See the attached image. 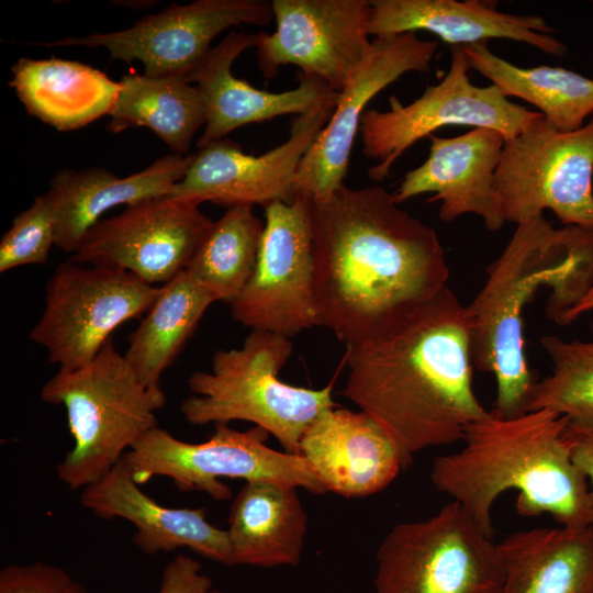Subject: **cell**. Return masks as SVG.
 <instances>
[{
	"label": "cell",
	"instance_id": "obj_1",
	"mask_svg": "<svg viewBox=\"0 0 593 593\" xmlns=\"http://www.w3.org/2000/svg\"><path fill=\"white\" fill-rule=\"evenodd\" d=\"M380 186L309 200L318 326L358 343L447 286L436 231Z\"/></svg>",
	"mask_w": 593,
	"mask_h": 593
},
{
	"label": "cell",
	"instance_id": "obj_2",
	"mask_svg": "<svg viewBox=\"0 0 593 593\" xmlns=\"http://www.w3.org/2000/svg\"><path fill=\"white\" fill-rule=\"evenodd\" d=\"M346 346L342 395L387 430L403 469L488 413L473 390L466 305L448 286Z\"/></svg>",
	"mask_w": 593,
	"mask_h": 593
},
{
	"label": "cell",
	"instance_id": "obj_3",
	"mask_svg": "<svg viewBox=\"0 0 593 593\" xmlns=\"http://www.w3.org/2000/svg\"><path fill=\"white\" fill-rule=\"evenodd\" d=\"M551 290L547 316L564 325L593 288V231L555 227L538 215L517 224L488 278L466 305L473 368L494 374L502 417L526 412L535 383L525 354L523 312L539 288Z\"/></svg>",
	"mask_w": 593,
	"mask_h": 593
},
{
	"label": "cell",
	"instance_id": "obj_4",
	"mask_svg": "<svg viewBox=\"0 0 593 593\" xmlns=\"http://www.w3.org/2000/svg\"><path fill=\"white\" fill-rule=\"evenodd\" d=\"M568 423L549 410L515 417L488 411L467 426L460 450L434 460L432 483L490 536L493 504L511 489L518 492L515 508L522 516L547 513L561 526H591L593 494L563 438Z\"/></svg>",
	"mask_w": 593,
	"mask_h": 593
},
{
	"label": "cell",
	"instance_id": "obj_5",
	"mask_svg": "<svg viewBox=\"0 0 593 593\" xmlns=\"http://www.w3.org/2000/svg\"><path fill=\"white\" fill-rule=\"evenodd\" d=\"M41 399L63 405L72 448L56 466L70 490L104 477L148 430L166 404L161 388L145 384L109 339L87 363L60 370L45 382Z\"/></svg>",
	"mask_w": 593,
	"mask_h": 593
},
{
	"label": "cell",
	"instance_id": "obj_6",
	"mask_svg": "<svg viewBox=\"0 0 593 593\" xmlns=\"http://www.w3.org/2000/svg\"><path fill=\"white\" fill-rule=\"evenodd\" d=\"M292 351L289 337L267 331H251L239 348L217 350L211 371L188 378L192 394L180 404L182 416L192 425L250 422L271 434L284 451L300 455L305 430L336 404L333 383L309 389L279 379Z\"/></svg>",
	"mask_w": 593,
	"mask_h": 593
},
{
	"label": "cell",
	"instance_id": "obj_7",
	"mask_svg": "<svg viewBox=\"0 0 593 593\" xmlns=\"http://www.w3.org/2000/svg\"><path fill=\"white\" fill-rule=\"evenodd\" d=\"M376 593H501L497 544L456 501L396 524L377 551Z\"/></svg>",
	"mask_w": 593,
	"mask_h": 593
},
{
	"label": "cell",
	"instance_id": "obj_8",
	"mask_svg": "<svg viewBox=\"0 0 593 593\" xmlns=\"http://www.w3.org/2000/svg\"><path fill=\"white\" fill-rule=\"evenodd\" d=\"M268 434L258 426L239 432L228 424H216L208 440L193 444L157 426L144 434L123 459L138 484L166 477L182 491L203 492L215 501L233 495L222 478L270 481L313 494L328 492L302 456L268 447Z\"/></svg>",
	"mask_w": 593,
	"mask_h": 593
},
{
	"label": "cell",
	"instance_id": "obj_9",
	"mask_svg": "<svg viewBox=\"0 0 593 593\" xmlns=\"http://www.w3.org/2000/svg\"><path fill=\"white\" fill-rule=\"evenodd\" d=\"M593 114L561 132L544 115L506 139L494 190L505 222L555 213L564 226L593 231Z\"/></svg>",
	"mask_w": 593,
	"mask_h": 593
},
{
	"label": "cell",
	"instance_id": "obj_10",
	"mask_svg": "<svg viewBox=\"0 0 593 593\" xmlns=\"http://www.w3.org/2000/svg\"><path fill=\"white\" fill-rule=\"evenodd\" d=\"M450 53L449 70L419 98L404 105L391 96L388 111L368 109L362 114L359 127L362 153L377 161L368 170L372 180L388 178L395 161L410 147L438 128L448 125L491 128L506 141L542 115L510 101L494 85L478 87L471 83L470 64L463 47L451 46Z\"/></svg>",
	"mask_w": 593,
	"mask_h": 593
},
{
	"label": "cell",
	"instance_id": "obj_11",
	"mask_svg": "<svg viewBox=\"0 0 593 593\" xmlns=\"http://www.w3.org/2000/svg\"><path fill=\"white\" fill-rule=\"evenodd\" d=\"M159 291L124 270L61 262L45 284L44 310L30 339L58 369H76L89 362L120 325L146 313Z\"/></svg>",
	"mask_w": 593,
	"mask_h": 593
},
{
	"label": "cell",
	"instance_id": "obj_12",
	"mask_svg": "<svg viewBox=\"0 0 593 593\" xmlns=\"http://www.w3.org/2000/svg\"><path fill=\"white\" fill-rule=\"evenodd\" d=\"M272 19L271 2L264 0H195L172 3L124 30L34 45L103 47L113 59L141 61L147 76L190 82L220 33L240 24L267 25Z\"/></svg>",
	"mask_w": 593,
	"mask_h": 593
},
{
	"label": "cell",
	"instance_id": "obj_13",
	"mask_svg": "<svg viewBox=\"0 0 593 593\" xmlns=\"http://www.w3.org/2000/svg\"><path fill=\"white\" fill-rule=\"evenodd\" d=\"M264 210L256 266L231 313L251 331L290 337L318 325L309 199L295 195Z\"/></svg>",
	"mask_w": 593,
	"mask_h": 593
},
{
	"label": "cell",
	"instance_id": "obj_14",
	"mask_svg": "<svg viewBox=\"0 0 593 593\" xmlns=\"http://www.w3.org/2000/svg\"><path fill=\"white\" fill-rule=\"evenodd\" d=\"M337 98L338 92L333 91L295 115L288 139L264 154H247L226 137L199 148L169 195L198 205L209 201L226 208L292 202L300 163L328 122Z\"/></svg>",
	"mask_w": 593,
	"mask_h": 593
},
{
	"label": "cell",
	"instance_id": "obj_15",
	"mask_svg": "<svg viewBox=\"0 0 593 593\" xmlns=\"http://www.w3.org/2000/svg\"><path fill=\"white\" fill-rule=\"evenodd\" d=\"M276 30L256 34L258 67L272 78L298 66L339 92L372 51L368 0H272Z\"/></svg>",
	"mask_w": 593,
	"mask_h": 593
},
{
	"label": "cell",
	"instance_id": "obj_16",
	"mask_svg": "<svg viewBox=\"0 0 593 593\" xmlns=\"http://www.w3.org/2000/svg\"><path fill=\"white\" fill-rule=\"evenodd\" d=\"M212 223L195 203L150 198L97 222L70 260L124 270L163 286L187 269Z\"/></svg>",
	"mask_w": 593,
	"mask_h": 593
},
{
	"label": "cell",
	"instance_id": "obj_17",
	"mask_svg": "<svg viewBox=\"0 0 593 593\" xmlns=\"http://www.w3.org/2000/svg\"><path fill=\"white\" fill-rule=\"evenodd\" d=\"M438 42L416 33L374 37L372 51L338 92L335 109L307 153L294 180L295 195L323 200L340 187L366 105L406 72H427Z\"/></svg>",
	"mask_w": 593,
	"mask_h": 593
},
{
	"label": "cell",
	"instance_id": "obj_18",
	"mask_svg": "<svg viewBox=\"0 0 593 593\" xmlns=\"http://www.w3.org/2000/svg\"><path fill=\"white\" fill-rule=\"evenodd\" d=\"M427 159L410 170L393 192L401 204L416 195L434 192L429 201H440L438 216L452 222L465 214L482 219L485 227L496 232L505 220L494 190L504 136L497 131L474 127L454 137L430 135Z\"/></svg>",
	"mask_w": 593,
	"mask_h": 593
},
{
	"label": "cell",
	"instance_id": "obj_19",
	"mask_svg": "<svg viewBox=\"0 0 593 593\" xmlns=\"http://www.w3.org/2000/svg\"><path fill=\"white\" fill-rule=\"evenodd\" d=\"M81 505L102 519L123 518L136 529L133 544L146 555L188 548L234 566L226 529L210 523L204 507H167L148 496L122 458L104 477L81 490Z\"/></svg>",
	"mask_w": 593,
	"mask_h": 593
},
{
	"label": "cell",
	"instance_id": "obj_20",
	"mask_svg": "<svg viewBox=\"0 0 593 593\" xmlns=\"http://www.w3.org/2000/svg\"><path fill=\"white\" fill-rule=\"evenodd\" d=\"M300 456L327 491L345 497L380 492L404 470L393 439L361 410L324 411L303 434Z\"/></svg>",
	"mask_w": 593,
	"mask_h": 593
},
{
	"label": "cell",
	"instance_id": "obj_21",
	"mask_svg": "<svg viewBox=\"0 0 593 593\" xmlns=\"http://www.w3.org/2000/svg\"><path fill=\"white\" fill-rule=\"evenodd\" d=\"M369 35L392 36L427 31L451 46L471 45L492 38L529 44L561 57L568 46L536 14H512L496 10L495 2L479 0H372Z\"/></svg>",
	"mask_w": 593,
	"mask_h": 593
},
{
	"label": "cell",
	"instance_id": "obj_22",
	"mask_svg": "<svg viewBox=\"0 0 593 593\" xmlns=\"http://www.w3.org/2000/svg\"><path fill=\"white\" fill-rule=\"evenodd\" d=\"M255 44L256 34L232 31L191 76L190 82L195 83L205 108L204 130L197 143L199 148L250 123L302 114L335 91L321 79L303 72L298 77L296 88L282 92L259 90L236 78L231 71L233 63Z\"/></svg>",
	"mask_w": 593,
	"mask_h": 593
},
{
	"label": "cell",
	"instance_id": "obj_23",
	"mask_svg": "<svg viewBox=\"0 0 593 593\" xmlns=\"http://www.w3.org/2000/svg\"><path fill=\"white\" fill-rule=\"evenodd\" d=\"M194 157L195 153H172L124 178L103 167L59 170L45 192L55 222V246L74 254L105 211L169 195Z\"/></svg>",
	"mask_w": 593,
	"mask_h": 593
},
{
	"label": "cell",
	"instance_id": "obj_24",
	"mask_svg": "<svg viewBox=\"0 0 593 593\" xmlns=\"http://www.w3.org/2000/svg\"><path fill=\"white\" fill-rule=\"evenodd\" d=\"M13 88L26 112L60 132L82 128L110 110L120 82L87 64L58 57H21L11 66Z\"/></svg>",
	"mask_w": 593,
	"mask_h": 593
},
{
	"label": "cell",
	"instance_id": "obj_25",
	"mask_svg": "<svg viewBox=\"0 0 593 593\" xmlns=\"http://www.w3.org/2000/svg\"><path fill=\"white\" fill-rule=\"evenodd\" d=\"M307 515L298 488L247 481L233 499L226 529L234 564H299Z\"/></svg>",
	"mask_w": 593,
	"mask_h": 593
},
{
	"label": "cell",
	"instance_id": "obj_26",
	"mask_svg": "<svg viewBox=\"0 0 593 593\" xmlns=\"http://www.w3.org/2000/svg\"><path fill=\"white\" fill-rule=\"evenodd\" d=\"M497 549L501 593H593V525L515 532Z\"/></svg>",
	"mask_w": 593,
	"mask_h": 593
},
{
	"label": "cell",
	"instance_id": "obj_27",
	"mask_svg": "<svg viewBox=\"0 0 593 593\" xmlns=\"http://www.w3.org/2000/svg\"><path fill=\"white\" fill-rule=\"evenodd\" d=\"M215 296L187 270L160 286L138 326L130 334L124 357L138 378L161 388L163 373L174 363Z\"/></svg>",
	"mask_w": 593,
	"mask_h": 593
},
{
	"label": "cell",
	"instance_id": "obj_28",
	"mask_svg": "<svg viewBox=\"0 0 593 593\" xmlns=\"http://www.w3.org/2000/svg\"><path fill=\"white\" fill-rule=\"evenodd\" d=\"M110 110L107 128L152 130L175 154L188 155L191 142L205 124V108L198 88L178 78L127 72Z\"/></svg>",
	"mask_w": 593,
	"mask_h": 593
},
{
	"label": "cell",
	"instance_id": "obj_29",
	"mask_svg": "<svg viewBox=\"0 0 593 593\" xmlns=\"http://www.w3.org/2000/svg\"><path fill=\"white\" fill-rule=\"evenodd\" d=\"M462 47L470 68L491 80L505 97L535 105L557 130H578L593 114V79L561 67H518L492 53L488 42Z\"/></svg>",
	"mask_w": 593,
	"mask_h": 593
},
{
	"label": "cell",
	"instance_id": "obj_30",
	"mask_svg": "<svg viewBox=\"0 0 593 593\" xmlns=\"http://www.w3.org/2000/svg\"><path fill=\"white\" fill-rule=\"evenodd\" d=\"M265 221L254 206L235 205L212 223L190 260L187 271L216 301H234L255 269Z\"/></svg>",
	"mask_w": 593,
	"mask_h": 593
},
{
	"label": "cell",
	"instance_id": "obj_31",
	"mask_svg": "<svg viewBox=\"0 0 593 593\" xmlns=\"http://www.w3.org/2000/svg\"><path fill=\"white\" fill-rule=\"evenodd\" d=\"M588 342L564 340L556 335L540 338L552 363V372L535 381L526 412L549 410L570 424L593 426V323Z\"/></svg>",
	"mask_w": 593,
	"mask_h": 593
},
{
	"label": "cell",
	"instance_id": "obj_32",
	"mask_svg": "<svg viewBox=\"0 0 593 593\" xmlns=\"http://www.w3.org/2000/svg\"><path fill=\"white\" fill-rule=\"evenodd\" d=\"M55 245V222L45 193L20 212L0 240V272L45 264Z\"/></svg>",
	"mask_w": 593,
	"mask_h": 593
},
{
	"label": "cell",
	"instance_id": "obj_33",
	"mask_svg": "<svg viewBox=\"0 0 593 593\" xmlns=\"http://www.w3.org/2000/svg\"><path fill=\"white\" fill-rule=\"evenodd\" d=\"M77 584L63 568L42 561L0 571V593H75Z\"/></svg>",
	"mask_w": 593,
	"mask_h": 593
},
{
	"label": "cell",
	"instance_id": "obj_34",
	"mask_svg": "<svg viewBox=\"0 0 593 593\" xmlns=\"http://www.w3.org/2000/svg\"><path fill=\"white\" fill-rule=\"evenodd\" d=\"M211 579L198 560L180 553L163 571L158 593H210Z\"/></svg>",
	"mask_w": 593,
	"mask_h": 593
},
{
	"label": "cell",
	"instance_id": "obj_35",
	"mask_svg": "<svg viewBox=\"0 0 593 593\" xmlns=\"http://www.w3.org/2000/svg\"><path fill=\"white\" fill-rule=\"evenodd\" d=\"M563 438L574 462L586 475L593 494V426L568 423Z\"/></svg>",
	"mask_w": 593,
	"mask_h": 593
},
{
	"label": "cell",
	"instance_id": "obj_36",
	"mask_svg": "<svg viewBox=\"0 0 593 593\" xmlns=\"http://www.w3.org/2000/svg\"><path fill=\"white\" fill-rule=\"evenodd\" d=\"M592 310H593V288L585 295V298L569 312V314L566 317L564 325L572 323L580 315L586 312H590Z\"/></svg>",
	"mask_w": 593,
	"mask_h": 593
},
{
	"label": "cell",
	"instance_id": "obj_37",
	"mask_svg": "<svg viewBox=\"0 0 593 593\" xmlns=\"http://www.w3.org/2000/svg\"><path fill=\"white\" fill-rule=\"evenodd\" d=\"M75 593H93V592L88 591L85 586L78 583Z\"/></svg>",
	"mask_w": 593,
	"mask_h": 593
},
{
	"label": "cell",
	"instance_id": "obj_38",
	"mask_svg": "<svg viewBox=\"0 0 593 593\" xmlns=\"http://www.w3.org/2000/svg\"><path fill=\"white\" fill-rule=\"evenodd\" d=\"M210 593H223V592L220 590H212Z\"/></svg>",
	"mask_w": 593,
	"mask_h": 593
}]
</instances>
